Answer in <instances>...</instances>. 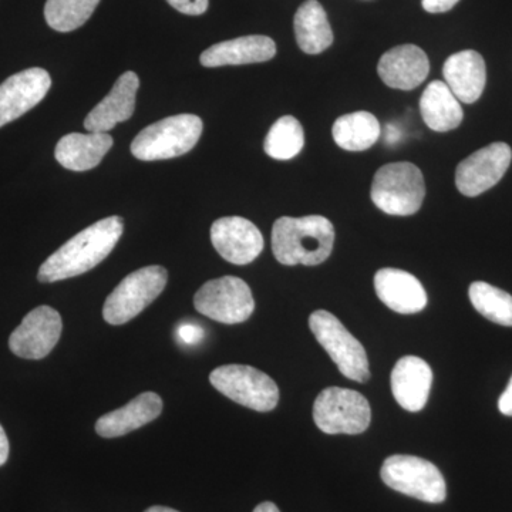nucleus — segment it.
<instances>
[{
    "mask_svg": "<svg viewBox=\"0 0 512 512\" xmlns=\"http://www.w3.org/2000/svg\"><path fill=\"white\" fill-rule=\"evenodd\" d=\"M123 231L124 222L116 215L97 221L50 255L40 266L37 279L52 284L86 274L113 252Z\"/></svg>",
    "mask_w": 512,
    "mask_h": 512,
    "instance_id": "obj_1",
    "label": "nucleus"
},
{
    "mask_svg": "<svg viewBox=\"0 0 512 512\" xmlns=\"http://www.w3.org/2000/svg\"><path fill=\"white\" fill-rule=\"evenodd\" d=\"M335 228L322 215L282 217L272 228V251L286 266L323 264L332 255Z\"/></svg>",
    "mask_w": 512,
    "mask_h": 512,
    "instance_id": "obj_2",
    "label": "nucleus"
},
{
    "mask_svg": "<svg viewBox=\"0 0 512 512\" xmlns=\"http://www.w3.org/2000/svg\"><path fill=\"white\" fill-rule=\"evenodd\" d=\"M202 128V120L194 114L167 117L144 128L131 143V153L141 161L184 156L197 146Z\"/></svg>",
    "mask_w": 512,
    "mask_h": 512,
    "instance_id": "obj_3",
    "label": "nucleus"
},
{
    "mask_svg": "<svg viewBox=\"0 0 512 512\" xmlns=\"http://www.w3.org/2000/svg\"><path fill=\"white\" fill-rule=\"evenodd\" d=\"M372 201L384 214L409 217L416 214L426 197L423 173L412 163H392L377 170Z\"/></svg>",
    "mask_w": 512,
    "mask_h": 512,
    "instance_id": "obj_4",
    "label": "nucleus"
},
{
    "mask_svg": "<svg viewBox=\"0 0 512 512\" xmlns=\"http://www.w3.org/2000/svg\"><path fill=\"white\" fill-rule=\"evenodd\" d=\"M380 477L397 493L409 495L429 504L446 500L447 485L439 468L416 456L396 454L384 460Z\"/></svg>",
    "mask_w": 512,
    "mask_h": 512,
    "instance_id": "obj_5",
    "label": "nucleus"
},
{
    "mask_svg": "<svg viewBox=\"0 0 512 512\" xmlns=\"http://www.w3.org/2000/svg\"><path fill=\"white\" fill-rule=\"evenodd\" d=\"M167 281L168 272L163 266H146L131 272L106 299L104 319L114 326L130 322L156 301Z\"/></svg>",
    "mask_w": 512,
    "mask_h": 512,
    "instance_id": "obj_6",
    "label": "nucleus"
},
{
    "mask_svg": "<svg viewBox=\"0 0 512 512\" xmlns=\"http://www.w3.org/2000/svg\"><path fill=\"white\" fill-rule=\"evenodd\" d=\"M309 328L343 376L357 383H366L370 379L365 348L335 315L328 311L313 312Z\"/></svg>",
    "mask_w": 512,
    "mask_h": 512,
    "instance_id": "obj_7",
    "label": "nucleus"
},
{
    "mask_svg": "<svg viewBox=\"0 0 512 512\" xmlns=\"http://www.w3.org/2000/svg\"><path fill=\"white\" fill-rule=\"evenodd\" d=\"M313 420L326 434L365 433L372 420V409L363 394L343 387H328L313 404Z\"/></svg>",
    "mask_w": 512,
    "mask_h": 512,
    "instance_id": "obj_8",
    "label": "nucleus"
},
{
    "mask_svg": "<svg viewBox=\"0 0 512 512\" xmlns=\"http://www.w3.org/2000/svg\"><path fill=\"white\" fill-rule=\"evenodd\" d=\"M210 382L218 392L232 402L255 410L271 412L279 402V389L274 380L255 367L225 365L217 367L210 375Z\"/></svg>",
    "mask_w": 512,
    "mask_h": 512,
    "instance_id": "obj_9",
    "label": "nucleus"
},
{
    "mask_svg": "<svg viewBox=\"0 0 512 512\" xmlns=\"http://www.w3.org/2000/svg\"><path fill=\"white\" fill-rule=\"evenodd\" d=\"M194 306L201 315L215 322L237 325L251 318L255 301L247 282L237 276H222L198 289Z\"/></svg>",
    "mask_w": 512,
    "mask_h": 512,
    "instance_id": "obj_10",
    "label": "nucleus"
},
{
    "mask_svg": "<svg viewBox=\"0 0 512 512\" xmlns=\"http://www.w3.org/2000/svg\"><path fill=\"white\" fill-rule=\"evenodd\" d=\"M62 329L60 313L50 306H39L28 313L18 328L13 330L9 348L22 359H43L56 348Z\"/></svg>",
    "mask_w": 512,
    "mask_h": 512,
    "instance_id": "obj_11",
    "label": "nucleus"
},
{
    "mask_svg": "<svg viewBox=\"0 0 512 512\" xmlns=\"http://www.w3.org/2000/svg\"><path fill=\"white\" fill-rule=\"evenodd\" d=\"M512 161L508 144L493 143L458 164L456 185L466 197H477L500 183Z\"/></svg>",
    "mask_w": 512,
    "mask_h": 512,
    "instance_id": "obj_12",
    "label": "nucleus"
},
{
    "mask_svg": "<svg viewBox=\"0 0 512 512\" xmlns=\"http://www.w3.org/2000/svg\"><path fill=\"white\" fill-rule=\"evenodd\" d=\"M52 86L50 74L40 67L13 74L0 84V128L36 107Z\"/></svg>",
    "mask_w": 512,
    "mask_h": 512,
    "instance_id": "obj_13",
    "label": "nucleus"
},
{
    "mask_svg": "<svg viewBox=\"0 0 512 512\" xmlns=\"http://www.w3.org/2000/svg\"><path fill=\"white\" fill-rule=\"evenodd\" d=\"M211 241L218 254L234 265H248L264 251V237L242 217L220 218L212 224Z\"/></svg>",
    "mask_w": 512,
    "mask_h": 512,
    "instance_id": "obj_14",
    "label": "nucleus"
},
{
    "mask_svg": "<svg viewBox=\"0 0 512 512\" xmlns=\"http://www.w3.org/2000/svg\"><path fill=\"white\" fill-rule=\"evenodd\" d=\"M140 79L134 72L121 74L111 92L97 104L84 120V128L90 133H109L123 121H127L136 109Z\"/></svg>",
    "mask_w": 512,
    "mask_h": 512,
    "instance_id": "obj_15",
    "label": "nucleus"
},
{
    "mask_svg": "<svg viewBox=\"0 0 512 512\" xmlns=\"http://www.w3.org/2000/svg\"><path fill=\"white\" fill-rule=\"evenodd\" d=\"M430 72L429 57L416 45L393 47L384 53L377 73L386 86L396 90H414L427 79Z\"/></svg>",
    "mask_w": 512,
    "mask_h": 512,
    "instance_id": "obj_16",
    "label": "nucleus"
},
{
    "mask_svg": "<svg viewBox=\"0 0 512 512\" xmlns=\"http://www.w3.org/2000/svg\"><path fill=\"white\" fill-rule=\"evenodd\" d=\"M375 291L387 308L402 315L419 313L427 305L426 289L416 276L402 269L383 268L377 271Z\"/></svg>",
    "mask_w": 512,
    "mask_h": 512,
    "instance_id": "obj_17",
    "label": "nucleus"
},
{
    "mask_svg": "<svg viewBox=\"0 0 512 512\" xmlns=\"http://www.w3.org/2000/svg\"><path fill=\"white\" fill-rule=\"evenodd\" d=\"M390 383L399 406L407 412H420L429 400L433 372L421 357L404 356L394 366Z\"/></svg>",
    "mask_w": 512,
    "mask_h": 512,
    "instance_id": "obj_18",
    "label": "nucleus"
},
{
    "mask_svg": "<svg viewBox=\"0 0 512 512\" xmlns=\"http://www.w3.org/2000/svg\"><path fill=\"white\" fill-rule=\"evenodd\" d=\"M443 76L444 83L460 103H476L487 82L483 56L474 50L454 53L444 63Z\"/></svg>",
    "mask_w": 512,
    "mask_h": 512,
    "instance_id": "obj_19",
    "label": "nucleus"
},
{
    "mask_svg": "<svg viewBox=\"0 0 512 512\" xmlns=\"http://www.w3.org/2000/svg\"><path fill=\"white\" fill-rule=\"evenodd\" d=\"M163 412V400L157 393H141L121 409L104 414L96 423V433L104 439H116L146 426Z\"/></svg>",
    "mask_w": 512,
    "mask_h": 512,
    "instance_id": "obj_20",
    "label": "nucleus"
},
{
    "mask_svg": "<svg viewBox=\"0 0 512 512\" xmlns=\"http://www.w3.org/2000/svg\"><path fill=\"white\" fill-rule=\"evenodd\" d=\"M276 45L268 36L252 35L225 40L205 50L200 57L204 67L239 66L274 59Z\"/></svg>",
    "mask_w": 512,
    "mask_h": 512,
    "instance_id": "obj_21",
    "label": "nucleus"
},
{
    "mask_svg": "<svg viewBox=\"0 0 512 512\" xmlns=\"http://www.w3.org/2000/svg\"><path fill=\"white\" fill-rule=\"evenodd\" d=\"M113 147L107 133H72L60 138L55 156L60 165L70 171H89L97 167Z\"/></svg>",
    "mask_w": 512,
    "mask_h": 512,
    "instance_id": "obj_22",
    "label": "nucleus"
},
{
    "mask_svg": "<svg viewBox=\"0 0 512 512\" xmlns=\"http://www.w3.org/2000/svg\"><path fill=\"white\" fill-rule=\"evenodd\" d=\"M420 111L427 127L437 133L454 130L464 117L460 101L441 80L431 82L421 94Z\"/></svg>",
    "mask_w": 512,
    "mask_h": 512,
    "instance_id": "obj_23",
    "label": "nucleus"
},
{
    "mask_svg": "<svg viewBox=\"0 0 512 512\" xmlns=\"http://www.w3.org/2000/svg\"><path fill=\"white\" fill-rule=\"evenodd\" d=\"M293 28L296 42L306 55H319L332 46V28L326 10L318 0L302 3L293 19Z\"/></svg>",
    "mask_w": 512,
    "mask_h": 512,
    "instance_id": "obj_24",
    "label": "nucleus"
},
{
    "mask_svg": "<svg viewBox=\"0 0 512 512\" xmlns=\"http://www.w3.org/2000/svg\"><path fill=\"white\" fill-rule=\"evenodd\" d=\"M380 133L379 120L369 111L345 114L335 121L332 128L335 143L348 151L369 150L379 140Z\"/></svg>",
    "mask_w": 512,
    "mask_h": 512,
    "instance_id": "obj_25",
    "label": "nucleus"
},
{
    "mask_svg": "<svg viewBox=\"0 0 512 512\" xmlns=\"http://www.w3.org/2000/svg\"><path fill=\"white\" fill-rule=\"evenodd\" d=\"M305 146L302 124L292 116L276 120L265 138L264 150L274 160H292Z\"/></svg>",
    "mask_w": 512,
    "mask_h": 512,
    "instance_id": "obj_26",
    "label": "nucleus"
},
{
    "mask_svg": "<svg viewBox=\"0 0 512 512\" xmlns=\"http://www.w3.org/2000/svg\"><path fill=\"white\" fill-rule=\"evenodd\" d=\"M468 296L474 309L485 319L501 326H512V296L503 289L487 284L474 282L468 289Z\"/></svg>",
    "mask_w": 512,
    "mask_h": 512,
    "instance_id": "obj_27",
    "label": "nucleus"
},
{
    "mask_svg": "<svg viewBox=\"0 0 512 512\" xmlns=\"http://www.w3.org/2000/svg\"><path fill=\"white\" fill-rule=\"evenodd\" d=\"M100 0H47L45 18L56 32H73L93 15Z\"/></svg>",
    "mask_w": 512,
    "mask_h": 512,
    "instance_id": "obj_28",
    "label": "nucleus"
},
{
    "mask_svg": "<svg viewBox=\"0 0 512 512\" xmlns=\"http://www.w3.org/2000/svg\"><path fill=\"white\" fill-rule=\"evenodd\" d=\"M167 2L184 15L200 16L208 9V0H167Z\"/></svg>",
    "mask_w": 512,
    "mask_h": 512,
    "instance_id": "obj_29",
    "label": "nucleus"
},
{
    "mask_svg": "<svg viewBox=\"0 0 512 512\" xmlns=\"http://www.w3.org/2000/svg\"><path fill=\"white\" fill-rule=\"evenodd\" d=\"M178 336L187 345H194V343H198L204 338V332H202L200 326L194 325V323H184L178 329Z\"/></svg>",
    "mask_w": 512,
    "mask_h": 512,
    "instance_id": "obj_30",
    "label": "nucleus"
},
{
    "mask_svg": "<svg viewBox=\"0 0 512 512\" xmlns=\"http://www.w3.org/2000/svg\"><path fill=\"white\" fill-rule=\"evenodd\" d=\"M460 0H423L424 10L429 13H444L448 12L457 5Z\"/></svg>",
    "mask_w": 512,
    "mask_h": 512,
    "instance_id": "obj_31",
    "label": "nucleus"
},
{
    "mask_svg": "<svg viewBox=\"0 0 512 512\" xmlns=\"http://www.w3.org/2000/svg\"><path fill=\"white\" fill-rule=\"evenodd\" d=\"M498 409H500L504 416L512 417V376L507 389H505V392L501 394L500 400H498Z\"/></svg>",
    "mask_w": 512,
    "mask_h": 512,
    "instance_id": "obj_32",
    "label": "nucleus"
},
{
    "mask_svg": "<svg viewBox=\"0 0 512 512\" xmlns=\"http://www.w3.org/2000/svg\"><path fill=\"white\" fill-rule=\"evenodd\" d=\"M9 440L6 436L5 430L0 426V467L8 461L9 458Z\"/></svg>",
    "mask_w": 512,
    "mask_h": 512,
    "instance_id": "obj_33",
    "label": "nucleus"
},
{
    "mask_svg": "<svg viewBox=\"0 0 512 512\" xmlns=\"http://www.w3.org/2000/svg\"><path fill=\"white\" fill-rule=\"evenodd\" d=\"M254 512H281L279 511V508L276 507L274 503H269V501H266V503L259 504L258 507L255 508Z\"/></svg>",
    "mask_w": 512,
    "mask_h": 512,
    "instance_id": "obj_34",
    "label": "nucleus"
},
{
    "mask_svg": "<svg viewBox=\"0 0 512 512\" xmlns=\"http://www.w3.org/2000/svg\"><path fill=\"white\" fill-rule=\"evenodd\" d=\"M144 512H178L173 510V508L161 507V505H156V507L148 508L147 511Z\"/></svg>",
    "mask_w": 512,
    "mask_h": 512,
    "instance_id": "obj_35",
    "label": "nucleus"
}]
</instances>
